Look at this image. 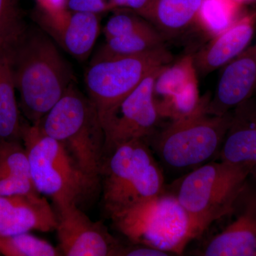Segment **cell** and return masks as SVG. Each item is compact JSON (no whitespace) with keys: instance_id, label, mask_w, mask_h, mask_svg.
Returning <instances> with one entry per match:
<instances>
[{"instance_id":"6da1fadb","label":"cell","mask_w":256,"mask_h":256,"mask_svg":"<svg viewBox=\"0 0 256 256\" xmlns=\"http://www.w3.org/2000/svg\"><path fill=\"white\" fill-rule=\"evenodd\" d=\"M11 56L21 108L30 124H38L74 84L73 72L54 42L40 28H28Z\"/></svg>"},{"instance_id":"7a4b0ae2","label":"cell","mask_w":256,"mask_h":256,"mask_svg":"<svg viewBox=\"0 0 256 256\" xmlns=\"http://www.w3.org/2000/svg\"><path fill=\"white\" fill-rule=\"evenodd\" d=\"M35 124L62 143L84 173L98 184L105 159V134L97 108L89 97L72 84Z\"/></svg>"},{"instance_id":"3957f363","label":"cell","mask_w":256,"mask_h":256,"mask_svg":"<svg viewBox=\"0 0 256 256\" xmlns=\"http://www.w3.org/2000/svg\"><path fill=\"white\" fill-rule=\"evenodd\" d=\"M110 217L130 244L148 246L170 255H182L188 242L198 236L190 215L166 188L158 196Z\"/></svg>"},{"instance_id":"277c9868","label":"cell","mask_w":256,"mask_h":256,"mask_svg":"<svg viewBox=\"0 0 256 256\" xmlns=\"http://www.w3.org/2000/svg\"><path fill=\"white\" fill-rule=\"evenodd\" d=\"M102 203L109 216L158 196L166 185L164 173L146 140L114 148L104 160Z\"/></svg>"},{"instance_id":"5b68a950","label":"cell","mask_w":256,"mask_h":256,"mask_svg":"<svg viewBox=\"0 0 256 256\" xmlns=\"http://www.w3.org/2000/svg\"><path fill=\"white\" fill-rule=\"evenodd\" d=\"M249 175L238 165L210 161L166 188L186 210L200 236L214 222L232 214Z\"/></svg>"},{"instance_id":"8992f818","label":"cell","mask_w":256,"mask_h":256,"mask_svg":"<svg viewBox=\"0 0 256 256\" xmlns=\"http://www.w3.org/2000/svg\"><path fill=\"white\" fill-rule=\"evenodd\" d=\"M22 142L28 153L35 188L52 198L56 208L78 204L96 188L97 184L80 169L66 148L42 132L37 124H23Z\"/></svg>"},{"instance_id":"52a82bcc","label":"cell","mask_w":256,"mask_h":256,"mask_svg":"<svg viewBox=\"0 0 256 256\" xmlns=\"http://www.w3.org/2000/svg\"><path fill=\"white\" fill-rule=\"evenodd\" d=\"M208 104L195 114L170 121L146 140L163 164L174 170H193L218 156L232 120L207 114Z\"/></svg>"},{"instance_id":"ba28073f","label":"cell","mask_w":256,"mask_h":256,"mask_svg":"<svg viewBox=\"0 0 256 256\" xmlns=\"http://www.w3.org/2000/svg\"><path fill=\"white\" fill-rule=\"evenodd\" d=\"M172 60V55L164 46L141 54L90 63L85 84L89 98L95 104L99 116Z\"/></svg>"},{"instance_id":"9c48e42d","label":"cell","mask_w":256,"mask_h":256,"mask_svg":"<svg viewBox=\"0 0 256 256\" xmlns=\"http://www.w3.org/2000/svg\"><path fill=\"white\" fill-rule=\"evenodd\" d=\"M163 67L154 70L133 92L99 116L105 134V158L120 144L148 139L158 130L162 118L154 101V85Z\"/></svg>"},{"instance_id":"30bf717a","label":"cell","mask_w":256,"mask_h":256,"mask_svg":"<svg viewBox=\"0 0 256 256\" xmlns=\"http://www.w3.org/2000/svg\"><path fill=\"white\" fill-rule=\"evenodd\" d=\"M58 250L66 256H120L124 244L102 224L92 222L76 204L57 207Z\"/></svg>"},{"instance_id":"8fae6325","label":"cell","mask_w":256,"mask_h":256,"mask_svg":"<svg viewBox=\"0 0 256 256\" xmlns=\"http://www.w3.org/2000/svg\"><path fill=\"white\" fill-rule=\"evenodd\" d=\"M230 215L235 220L210 238L200 256H256V176L249 175Z\"/></svg>"},{"instance_id":"7c38bea8","label":"cell","mask_w":256,"mask_h":256,"mask_svg":"<svg viewBox=\"0 0 256 256\" xmlns=\"http://www.w3.org/2000/svg\"><path fill=\"white\" fill-rule=\"evenodd\" d=\"M37 21L50 38L80 62L88 58L100 33L98 14L68 9L54 14L40 11Z\"/></svg>"},{"instance_id":"4fadbf2b","label":"cell","mask_w":256,"mask_h":256,"mask_svg":"<svg viewBox=\"0 0 256 256\" xmlns=\"http://www.w3.org/2000/svg\"><path fill=\"white\" fill-rule=\"evenodd\" d=\"M256 86V40L224 66L206 112L223 116L254 96Z\"/></svg>"},{"instance_id":"5bb4252c","label":"cell","mask_w":256,"mask_h":256,"mask_svg":"<svg viewBox=\"0 0 256 256\" xmlns=\"http://www.w3.org/2000/svg\"><path fill=\"white\" fill-rule=\"evenodd\" d=\"M217 159L256 176V96L232 110V120Z\"/></svg>"},{"instance_id":"9a60e30c","label":"cell","mask_w":256,"mask_h":256,"mask_svg":"<svg viewBox=\"0 0 256 256\" xmlns=\"http://www.w3.org/2000/svg\"><path fill=\"white\" fill-rule=\"evenodd\" d=\"M256 28V12L242 14L228 28L210 38L193 54L198 76H206L222 68L250 44Z\"/></svg>"},{"instance_id":"2e32d148","label":"cell","mask_w":256,"mask_h":256,"mask_svg":"<svg viewBox=\"0 0 256 256\" xmlns=\"http://www.w3.org/2000/svg\"><path fill=\"white\" fill-rule=\"evenodd\" d=\"M40 194L31 176L30 161L22 141H0V196Z\"/></svg>"},{"instance_id":"e0dca14e","label":"cell","mask_w":256,"mask_h":256,"mask_svg":"<svg viewBox=\"0 0 256 256\" xmlns=\"http://www.w3.org/2000/svg\"><path fill=\"white\" fill-rule=\"evenodd\" d=\"M57 215L41 194L25 196L0 223V238L31 230H56Z\"/></svg>"},{"instance_id":"ac0fdd59","label":"cell","mask_w":256,"mask_h":256,"mask_svg":"<svg viewBox=\"0 0 256 256\" xmlns=\"http://www.w3.org/2000/svg\"><path fill=\"white\" fill-rule=\"evenodd\" d=\"M15 90L11 50L0 46V141H22L24 122Z\"/></svg>"},{"instance_id":"d6986e66","label":"cell","mask_w":256,"mask_h":256,"mask_svg":"<svg viewBox=\"0 0 256 256\" xmlns=\"http://www.w3.org/2000/svg\"><path fill=\"white\" fill-rule=\"evenodd\" d=\"M202 0H156L150 22L164 38L182 33L194 24Z\"/></svg>"},{"instance_id":"ffe728a7","label":"cell","mask_w":256,"mask_h":256,"mask_svg":"<svg viewBox=\"0 0 256 256\" xmlns=\"http://www.w3.org/2000/svg\"><path fill=\"white\" fill-rule=\"evenodd\" d=\"M165 38L156 28L126 36L106 40L90 63L132 56L164 46Z\"/></svg>"},{"instance_id":"44dd1931","label":"cell","mask_w":256,"mask_h":256,"mask_svg":"<svg viewBox=\"0 0 256 256\" xmlns=\"http://www.w3.org/2000/svg\"><path fill=\"white\" fill-rule=\"evenodd\" d=\"M235 0H202L194 24L210 38L228 28L242 14Z\"/></svg>"},{"instance_id":"7402d4cb","label":"cell","mask_w":256,"mask_h":256,"mask_svg":"<svg viewBox=\"0 0 256 256\" xmlns=\"http://www.w3.org/2000/svg\"><path fill=\"white\" fill-rule=\"evenodd\" d=\"M193 54H186L174 64L164 66L158 74L154 85L156 104L166 100L197 80Z\"/></svg>"},{"instance_id":"603a6c76","label":"cell","mask_w":256,"mask_h":256,"mask_svg":"<svg viewBox=\"0 0 256 256\" xmlns=\"http://www.w3.org/2000/svg\"><path fill=\"white\" fill-rule=\"evenodd\" d=\"M28 28L20 0H0V46L12 50Z\"/></svg>"},{"instance_id":"cb8c5ba5","label":"cell","mask_w":256,"mask_h":256,"mask_svg":"<svg viewBox=\"0 0 256 256\" xmlns=\"http://www.w3.org/2000/svg\"><path fill=\"white\" fill-rule=\"evenodd\" d=\"M0 254L5 256H56L62 255L50 242L28 233L0 238Z\"/></svg>"},{"instance_id":"d4e9b609","label":"cell","mask_w":256,"mask_h":256,"mask_svg":"<svg viewBox=\"0 0 256 256\" xmlns=\"http://www.w3.org/2000/svg\"><path fill=\"white\" fill-rule=\"evenodd\" d=\"M104 26L106 40L150 30L154 26L139 14L128 10H116Z\"/></svg>"},{"instance_id":"484cf974","label":"cell","mask_w":256,"mask_h":256,"mask_svg":"<svg viewBox=\"0 0 256 256\" xmlns=\"http://www.w3.org/2000/svg\"><path fill=\"white\" fill-rule=\"evenodd\" d=\"M156 0H109L112 10H128L150 22Z\"/></svg>"},{"instance_id":"4316f807","label":"cell","mask_w":256,"mask_h":256,"mask_svg":"<svg viewBox=\"0 0 256 256\" xmlns=\"http://www.w3.org/2000/svg\"><path fill=\"white\" fill-rule=\"evenodd\" d=\"M66 8L70 11L95 14L112 10L106 0H68Z\"/></svg>"},{"instance_id":"83f0119b","label":"cell","mask_w":256,"mask_h":256,"mask_svg":"<svg viewBox=\"0 0 256 256\" xmlns=\"http://www.w3.org/2000/svg\"><path fill=\"white\" fill-rule=\"evenodd\" d=\"M120 256H170L168 252L158 250L154 248L142 245V244H131L124 246Z\"/></svg>"},{"instance_id":"f1b7e54d","label":"cell","mask_w":256,"mask_h":256,"mask_svg":"<svg viewBox=\"0 0 256 256\" xmlns=\"http://www.w3.org/2000/svg\"><path fill=\"white\" fill-rule=\"evenodd\" d=\"M40 11L54 14L67 9L68 0H36Z\"/></svg>"},{"instance_id":"f546056e","label":"cell","mask_w":256,"mask_h":256,"mask_svg":"<svg viewBox=\"0 0 256 256\" xmlns=\"http://www.w3.org/2000/svg\"><path fill=\"white\" fill-rule=\"evenodd\" d=\"M237 2H238L239 4L242 5H245L248 4H252V3L255 2L256 0H235Z\"/></svg>"},{"instance_id":"4dcf8cb0","label":"cell","mask_w":256,"mask_h":256,"mask_svg":"<svg viewBox=\"0 0 256 256\" xmlns=\"http://www.w3.org/2000/svg\"><path fill=\"white\" fill-rule=\"evenodd\" d=\"M254 96H256V86L255 90H254Z\"/></svg>"}]
</instances>
